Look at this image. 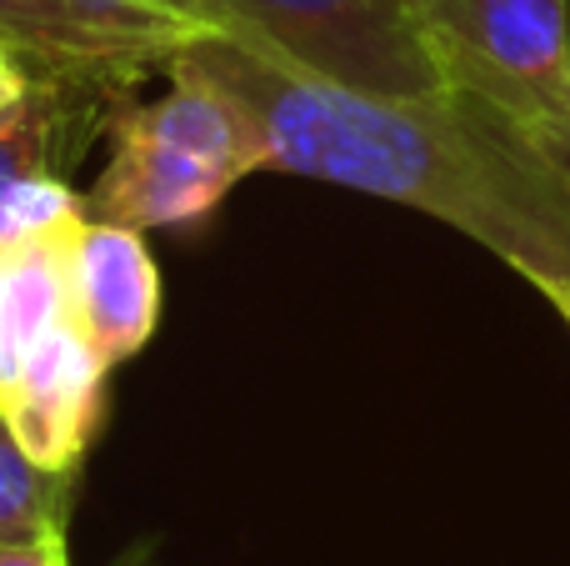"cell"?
I'll return each mask as SVG.
<instances>
[{
    "instance_id": "7c38bea8",
    "label": "cell",
    "mask_w": 570,
    "mask_h": 566,
    "mask_svg": "<svg viewBox=\"0 0 570 566\" xmlns=\"http://www.w3.org/2000/svg\"><path fill=\"white\" fill-rule=\"evenodd\" d=\"M120 6L146 10V16H160V20H176V26H186V30H220L210 0H120Z\"/></svg>"
},
{
    "instance_id": "277c9868",
    "label": "cell",
    "mask_w": 570,
    "mask_h": 566,
    "mask_svg": "<svg viewBox=\"0 0 570 566\" xmlns=\"http://www.w3.org/2000/svg\"><path fill=\"white\" fill-rule=\"evenodd\" d=\"M220 30L355 90L425 96L445 86L411 0H210Z\"/></svg>"
},
{
    "instance_id": "9a60e30c",
    "label": "cell",
    "mask_w": 570,
    "mask_h": 566,
    "mask_svg": "<svg viewBox=\"0 0 570 566\" xmlns=\"http://www.w3.org/2000/svg\"><path fill=\"white\" fill-rule=\"evenodd\" d=\"M566 140H570V80H566Z\"/></svg>"
},
{
    "instance_id": "5bb4252c",
    "label": "cell",
    "mask_w": 570,
    "mask_h": 566,
    "mask_svg": "<svg viewBox=\"0 0 570 566\" xmlns=\"http://www.w3.org/2000/svg\"><path fill=\"white\" fill-rule=\"evenodd\" d=\"M535 291L551 301V311L566 321V331H570V281H546V286H535Z\"/></svg>"
},
{
    "instance_id": "52a82bcc",
    "label": "cell",
    "mask_w": 570,
    "mask_h": 566,
    "mask_svg": "<svg viewBox=\"0 0 570 566\" xmlns=\"http://www.w3.org/2000/svg\"><path fill=\"white\" fill-rule=\"evenodd\" d=\"M70 306L76 326L110 367L146 351L160 326V266L146 231L86 216L70 251Z\"/></svg>"
},
{
    "instance_id": "4fadbf2b",
    "label": "cell",
    "mask_w": 570,
    "mask_h": 566,
    "mask_svg": "<svg viewBox=\"0 0 570 566\" xmlns=\"http://www.w3.org/2000/svg\"><path fill=\"white\" fill-rule=\"evenodd\" d=\"M30 86H36V70L26 66V56H16V50L0 40V116H6L10 106H20Z\"/></svg>"
},
{
    "instance_id": "6da1fadb",
    "label": "cell",
    "mask_w": 570,
    "mask_h": 566,
    "mask_svg": "<svg viewBox=\"0 0 570 566\" xmlns=\"http://www.w3.org/2000/svg\"><path fill=\"white\" fill-rule=\"evenodd\" d=\"M166 76L206 80L236 100L256 130L261 170L435 216L531 286L570 281V166L471 90H355L216 30L190 36Z\"/></svg>"
},
{
    "instance_id": "7a4b0ae2",
    "label": "cell",
    "mask_w": 570,
    "mask_h": 566,
    "mask_svg": "<svg viewBox=\"0 0 570 566\" xmlns=\"http://www.w3.org/2000/svg\"><path fill=\"white\" fill-rule=\"evenodd\" d=\"M160 100H120L106 120L110 156L86 191V216L130 231H190L261 170V146L236 100L206 80L166 76Z\"/></svg>"
},
{
    "instance_id": "8992f818",
    "label": "cell",
    "mask_w": 570,
    "mask_h": 566,
    "mask_svg": "<svg viewBox=\"0 0 570 566\" xmlns=\"http://www.w3.org/2000/svg\"><path fill=\"white\" fill-rule=\"evenodd\" d=\"M110 361L86 341V331L70 321L20 371L16 391L0 401L6 421L16 427L20 447L50 471H80L86 451L96 447L106 427V387Z\"/></svg>"
},
{
    "instance_id": "8fae6325",
    "label": "cell",
    "mask_w": 570,
    "mask_h": 566,
    "mask_svg": "<svg viewBox=\"0 0 570 566\" xmlns=\"http://www.w3.org/2000/svg\"><path fill=\"white\" fill-rule=\"evenodd\" d=\"M0 566H70V541H66V531H46V537H26V541H0ZM116 566H150V547H136Z\"/></svg>"
},
{
    "instance_id": "3957f363",
    "label": "cell",
    "mask_w": 570,
    "mask_h": 566,
    "mask_svg": "<svg viewBox=\"0 0 570 566\" xmlns=\"http://www.w3.org/2000/svg\"><path fill=\"white\" fill-rule=\"evenodd\" d=\"M411 6L445 70V86L481 96L570 166V0H411Z\"/></svg>"
},
{
    "instance_id": "ba28073f",
    "label": "cell",
    "mask_w": 570,
    "mask_h": 566,
    "mask_svg": "<svg viewBox=\"0 0 570 566\" xmlns=\"http://www.w3.org/2000/svg\"><path fill=\"white\" fill-rule=\"evenodd\" d=\"M86 216L36 231L0 246V401L16 391L20 371L60 326L76 321L70 306V251Z\"/></svg>"
},
{
    "instance_id": "5b68a950",
    "label": "cell",
    "mask_w": 570,
    "mask_h": 566,
    "mask_svg": "<svg viewBox=\"0 0 570 566\" xmlns=\"http://www.w3.org/2000/svg\"><path fill=\"white\" fill-rule=\"evenodd\" d=\"M190 36L200 30L120 0H0V40L36 76L90 80L116 96H136L140 80L166 70Z\"/></svg>"
},
{
    "instance_id": "30bf717a",
    "label": "cell",
    "mask_w": 570,
    "mask_h": 566,
    "mask_svg": "<svg viewBox=\"0 0 570 566\" xmlns=\"http://www.w3.org/2000/svg\"><path fill=\"white\" fill-rule=\"evenodd\" d=\"M80 471H50L20 447L16 427L0 411V541H26L46 531H70V507Z\"/></svg>"
},
{
    "instance_id": "9c48e42d",
    "label": "cell",
    "mask_w": 570,
    "mask_h": 566,
    "mask_svg": "<svg viewBox=\"0 0 570 566\" xmlns=\"http://www.w3.org/2000/svg\"><path fill=\"white\" fill-rule=\"evenodd\" d=\"M130 96H116L90 80L36 76L20 106L0 116V201L36 176H60L66 160L86 156L96 130H106L110 110Z\"/></svg>"
}]
</instances>
